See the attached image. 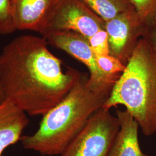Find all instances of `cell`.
<instances>
[{"label":"cell","mask_w":156,"mask_h":156,"mask_svg":"<svg viewBox=\"0 0 156 156\" xmlns=\"http://www.w3.org/2000/svg\"><path fill=\"white\" fill-rule=\"evenodd\" d=\"M90 47L95 55L110 54L108 35L105 29H101L88 38Z\"/></svg>","instance_id":"15"},{"label":"cell","mask_w":156,"mask_h":156,"mask_svg":"<svg viewBox=\"0 0 156 156\" xmlns=\"http://www.w3.org/2000/svg\"><path fill=\"white\" fill-rule=\"evenodd\" d=\"M44 37L13 39L0 55V86L4 100L27 115L43 116L68 93L81 73L62 69V61Z\"/></svg>","instance_id":"1"},{"label":"cell","mask_w":156,"mask_h":156,"mask_svg":"<svg viewBox=\"0 0 156 156\" xmlns=\"http://www.w3.org/2000/svg\"><path fill=\"white\" fill-rule=\"evenodd\" d=\"M15 30L13 0H0V34H9Z\"/></svg>","instance_id":"12"},{"label":"cell","mask_w":156,"mask_h":156,"mask_svg":"<svg viewBox=\"0 0 156 156\" xmlns=\"http://www.w3.org/2000/svg\"><path fill=\"white\" fill-rule=\"evenodd\" d=\"M58 0H13L16 30L40 33L50 12Z\"/></svg>","instance_id":"8"},{"label":"cell","mask_w":156,"mask_h":156,"mask_svg":"<svg viewBox=\"0 0 156 156\" xmlns=\"http://www.w3.org/2000/svg\"><path fill=\"white\" fill-rule=\"evenodd\" d=\"M120 129L117 116L101 108L67 146L61 156H108Z\"/></svg>","instance_id":"4"},{"label":"cell","mask_w":156,"mask_h":156,"mask_svg":"<svg viewBox=\"0 0 156 156\" xmlns=\"http://www.w3.org/2000/svg\"><path fill=\"white\" fill-rule=\"evenodd\" d=\"M145 27L134 7L105 22L110 55L126 65L138 40L144 35Z\"/></svg>","instance_id":"7"},{"label":"cell","mask_w":156,"mask_h":156,"mask_svg":"<svg viewBox=\"0 0 156 156\" xmlns=\"http://www.w3.org/2000/svg\"><path fill=\"white\" fill-rule=\"evenodd\" d=\"M105 22L134 7L128 0H83Z\"/></svg>","instance_id":"11"},{"label":"cell","mask_w":156,"mask_h":156,"mask_svg":"<svg viewBox=\"0 0 156 156\" xmlns=\"http://www.w3.org/2000/svg\"><path fill=\"white\" fill-rule=\"evenodd\" d=\"M27 115L9 100L0 104V156L6 148L20 140L28 126Z\"/></svg>","instance_id":"9"},{"label":"cell","mask_w":156,"mask_h":156,"mask_svg":"<svg viewBox=\"0 0 156 156\" xmlns=\"http://www.w3.org/2000/svg\"><path fill=\"white\" fill-rule=\"evenodd\" d=\"M143 37L148 41L156 56V15L152 22L145 27Z\"/></svg>","instance_id":"16"},{"label":"cell","mask_w":156,"mask_h":156,"mask_svg":"<svg viewBox=\"0 0 156 156\" xmlns=\"http://www.w3.org/2000/svg\"><path fill=\"white\" fill-rule=\"evenodd\" d=\"M101 29L105 22L92 11L83 0H58L50 12L40 33L68 31L89 38Z\"/></svg>","instance_id":"5"},{"label":"cell","mask_w":156,"mask_h":156,"mask_svg":"<svg viewBox=\"0 0 156 156\" xmlns=\"http://www.w3.org/2000/svg\"><path fill=\"white\" fill-rule=\"evenodd\" d=\"M48 44L82 62L89 71L88 83L97 88L113 86L121 75L108 76L98 67L88 38L73 31H55L43 37Z\"/></svg>","instance_id":"6"},{"label":"cell","mask_w":156,"mask_h":156,"mask_svg":"<svg viewBox=\"0 0 156 156\" xmlns=\"http://www.w3.org/2000/svg\"><path fill=\"white\" fill-rule=\"evenodd\" d=\"M137 12L145 26L149 24L156 15V0H128Z\"/></svg>","instance_id":"14"},{"label":"cell","mask_w":156,"mask_h":156,"mask_svg":"<svg viewBox=\"0 0 156 156\" xmlns=\"http://www.w3.org/2000/svg\"><path fill=\"white\" fill-rule=\"evenodd\" d=\"M122 105L138 122L143 134L156 133V56L140 38L102 108Z\"/></svg>","instance_id":"3"},{"label":"cell","mask_w":156,"mask_h":156,"mask_svg":"<svg viewBox=\"0 0 156 156\" xmlns=\"http://www.w3.org/2000/svg\"><path fill=\"white\" fill-rule=\"evenodd\" d=\"M120 129L108 156H149L140 149L139 124L127 110L117 111Z\"/></svg>","instance_id":"10"},{"label":"cell","mask_w":156,"mask_h":156,"mask_svg":"<svg viewBox=\"0 0 156 156\" xmlns=\"http://www.w3.org/2000/svg\"><path fill=\"white\" fill-rule=\"evenodd\" d=\"M97 66L101 71L108 76L121 75L126 68L119 58L110 54L105 55H95Z\"/></svg>","instance_id":"13"},{"label":"cell","mask_w":156,"mask_h":156,"mask_svg":"<svg viewBox=\"0 0 156 156\" xmlns=\"http://www.w3.org/2000/svg\"><path fill=\"white\" fill-rule=\"evenodd\" d=\"M4 100H4V96H3L2 93V90H1V86H0V104Z\"/></svg>","instance_id":"17"},{"label":"cell","mask_w":156,"mask_h":156,"mask_svg":"<svg viewBox=\"0 0 156 156\" xmlns=\"http://www.w3.org/2000/svg\"><path fill=\"white\" fill-rule=\"evenodd\" d=\"M80 75L73 88L42 116L34 134L22 136L23 146L43 156L61 155L95 113L102 108L113 86L97 88Z\"/></svg>","instance_id":"2"}]
</instances>
